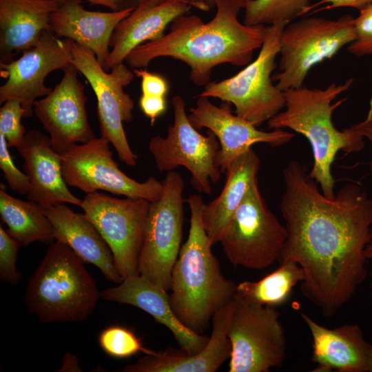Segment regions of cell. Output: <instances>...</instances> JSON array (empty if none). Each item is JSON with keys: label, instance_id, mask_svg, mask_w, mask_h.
Instances as JSON below:
<instances>
[{"label": "cell", "instance_id": "b9f144b4", "mask_svg": "<svg viewBox=\"0 0 372 372\" xmlns=\"http://www.w3.org/2000/svg\"><path fill=\"white\" fill-rule=\"evenodd\" d=\"M372 231V228H371ZM365 257L368 259H372V239L370 242L367 245L364 250Z\"/></svg>", "mask_w": 372, "mask_h": 372}, {"label": "cell", "instance_id": "7402d4cb", "mask_svg": "<svg viewBox=\"0 0 372 372\" xmlns=\"http://www.w3.org/2000/svg\"><path fill=\"white\" fill-rule=\"evenodd\" d=\"M167 292L138 275L103 290L101 298L142 309L172 333L180 348L190 354L200 353L207 345L209 337L192 331L178 319L171 307Z\"/></svg>", "mask_w": 372, "mask_h": 372}, {"label": "cell", "instance_id": "83f0119b", "mask_svg": "<svg viewBox=\"0 0 372 372\" xmlns=\"http://www.w3.org/2000/svg\"><path fill=\"white\" fill-rule=\"evenodd\" d=\"M280 266L258 281L245 280L236 285V294L263 306L276 307L286 302L293 289L301 283L304 273L293 260L280 261Z\"/></svg>", "mask_w": 372, "mask_h": 372}, {"label": "cell", "instance_id": "836d02e7", "mask_svg": "<svg viewBox=\"0 0 372 372\" xmlns=\"http://www.w3.org/2000/svg\"><path fill=\"white\" fill-rule=\"evenodd\" d=\"M0 168L11 189L20 194H27L30 183L26 174L20 171L13 162L5 137L0 133Z\"/></svg>", "mask_w": 372, "mask_h": 372}, {"label": "cell", "instance_id": "4316f807", "mask_svg": "<svg viewBox=\"0 0 372 372\" xmlns=\"http://www.w3.org/2000/svg\"><path fill=\"white\" fill-rule=\"evenodd\" d=\"M0 215L8 227L7 232L20 246L54 239L53 227L37 203L16 198L1 189Z\"/></svg>", "mask_w": 372, "mask_h": 372}, {"label": "cell", "instance_id": "3957f363", "mask_svg": "<svg viewBox=\"0 0 372 372\" xmlns=\"http://www.w3.org/2000/svg\"><path fill=\"white\" fill-rule=\"evenodd\" d=\"M190 209V227L172 272L171 307L178 319L201 334L214 313L236 294L235 282L224 276L214 255L203 220L205 203L200 194L185 200Z\"/></svg>", "mask_w": 372, "mask_h": 372}, {"label": "cell", "instance_id": "ab89813d", "mask_svg": "<svg viewBox=\"0 0 372 372\" xmlns=\"http://www.w3.org/2000/svg\"><path fill=\"white\" fill-rule=\"evenodd\" d=\"M192 8H195L203 11H208L215 7L214 0H182Z\"/></svg>", "mask_w": 372, "mask_h": 372}, {"label": "cell", "instance_id": "ffe728a7", "mask_svg": "<svg viewBox=\"0 0 372 372\" xmlns=\"http://www.w3.org/2000/svg\"><path fill=\"white\" fill-rule=\"evenodd\" d=\"M301 317L313 340L311 360L316 364L313 372H372V344L364 339L359 325L329 329L305 313Z\"/></svg>", "mask_w": 372, "mask_h": 372}, {"label": "cell", "instance_id": "484cf974", "mask_svg": "<svg viewBox=\"0 0 372 372\" xmlns=\"http://www.w3.org/2000/svg\"><path fill=\"white\" fill-rule=\"evenodd\" d=\"M259 168L260 159L251 148L226 172L227 180L219 196L205 204L203 225L213 245L220 242L235 211L250 188L258 181Z\"/></svg>", "mask_w": 372, "mask_h": 372}, {"label": "cell", "instance_id": "30bf717a", "mask_svg": "<svg viewBox=\"0 0 372 372\" xmlns=\"http://www.w3.org/2000/svg\"><path fill=\"white\" fill-rule=\"evenodd\" d=\"M65 40L72 54V64L85 77L96 95L101 136L113 145L123 162L135 166L137 156L123 126V122L129 123L133 118L134 101L123 88L133 80L134 72L121 63L108 73L92 50L70 39Z\"/></svg>", "mask_w": 372, "mask_h": 372}, {"label": "cell", "instance_id": "cb8c5ba5", "mask_svg": "<svg viewBox=\"0 0 372 372\" xmlns=\"http://www.w3.org/2000/svg\"><path fill=\"white\" fill-rule=\"evenodd\" d=\"M42 208L53 227L54 240L66 244L83 261L96 267L108 280L115 283L123 280L108 245L85 214L76 213L65 204Z\"/></svg>", "mask_w": 372, "mask_h": 372}, {"label": "cell", "instance_id": "e575fe53", "mask_svg": "<svg viewBox=\"0 0 372 372\" xmlns=\"http://www.w3.org/2000/svg\"><path fill=\"white\" fill-rule=\"evenodd\" d=\"M133 72L141 79L142 94L165 97L169 86L165 78L145 69H134Z\"/></svg>", "mask_w": 372, "mask_h": 372}, {"label": "cell", "instance_id": "d4e9b609", "mask_svg": "<svg viewBox=\"0 0 372 372\" xmlns=\"http://www.w3.org/2000/svg\"><path fill=\"white\" fill-rule=\"evenodd\" d=\"M59 5L47 0H0V63L33 48L42 33L50 30Z\"/></svg>", "mask_w": 372, "mask_h": 372}, {"label": "cell", "instance_id": "8fae6325", "mask_svg": "<svg viewBox=\"0 0 372 372\" xmlns=\"http://www.w3.org/2000/svg\"><path fill=\"white\" fill-rule=\"evenodd\" d=\"M228 338L229 372H268L286 357V337L276 307L249 302L236 294Z\"/></svg>", "mask_w": 372, "mask_h": 372}, {"label": "cell", "instance_id": "7a4b0ae2", "mask_svg": "<svg viewBox=\"0 0 372 372\" xmlns=\"http://www.w3.org/2000/svg\"><path fill=\"white\" fill-rule=\"evenodd\" d=\"M214 17L208 22L183 14L161 38L143 43L126 57L134 68L147 67L155 59L170 57L186 63L189 79L198 86L209 83L212 69L220 64L245 66L260 48L267 25H247L238 19L245 0H214Z\"/></svg>", "mask_w": 372, "mask_h": 372}, {"label": "cell", "instance_id": "9a60e30c", "mask_svg": "<svg viewBox=\"0 0 372 372\" xmlns=\"http://www.w3.org/2000/svg\"><path fill=\"white\" fill-rule=\"evenodd\" d=\"M72 54L65 40L50 30H45L38 43L8 63H0L1 74L6 81L0 87V103L10 99L20 102L23 118L34 113L36 99L48 95L52 88L44 84L46 76L72 64Z\"/></svg>", "mask_w": 372, "mask_h": 372}, {"label": "cell", "instance_id": "d6a6232c", "mask_svg": "<svg viewBox=\"0 0 372 372\" xmlns=\"http://www.w3.org/2000/svg\"><path fill=\"white\" fill-rule=\"evenodd\" d=\"M20 245L0 225V278L2 282L17 285L19 280L16 268Z\"/></svg>", "mask_w": 372, "mask_h": 372}, {"label": "cell", "instance_id": "44dd1931", "mask_svg": "<svg viewBox=\"0 0 372 372\" xmlns=\"http://www.w3.org/2000/svg\"><path fill=\"white\" fill-rule=\"evenodd\" d=\"M81 0H68L52 12L50 30L57 37H64L92 50L103 66L110 50L112 35L119 22L134 9L126 8L112 12L90 11Z\"/></svg>", "mask_w": 372, "mask_h": 372}, {"label": "cell", "instance_id": "52a82bcc", "mask_svg": "<svg viewBox=\"0 0 372 372\" xmlns=\"http://www.w3.org/2000/svg\"><path fill=\"white\" fill-rule=\"evenodd\" d=\"M354 17H306L289 23L280 37L278 72L272 75L285 92L303 86L309 71L333 56L355 38Z\"/></svg>", "mask_w": 372, "mask_h": 372}, {"label": "cell", "instance_id": "1f68e13d", "mask_svg": "<svg viewBox=\"0 0 372 372\" xmlns=\"http://www.w3.org/2000/svg\"><path fill=\"white\" fill-rule=\"evenodd\" d=\"M355 40L347 48V51L356 56L372 54V3L359 10L354 19Z\"/></svg>", "mask_w": 372, "mask_h": 372}, {"label": "cell", "instance_id": "4dcf8cb0", "mask_svg": "<svg viewBox=\"0 0 372 372\" xmlns=\"http://www.w3.org/2000/svg\"><path fill=\"white\" fill-rule=\"evenodd\" d=\"M23 110L19 101L10 99L0 109V133L3 135L8 147H17L26 131L21 123Z\"/></svg>", "mask_w": 372, "mask_h": 372}, {"label": "cell", "instance_id": "d590c367", "mask_svg": "<svg viewBox=\"0 0 372 372\" xmlns=\"http://www.w3.org/2000/svg\"><path fill=\"white\" fill-rule=\"evenodd\" d=\"M139 106L142 112L150 119L152 125L156 118L166 110L165 97L141 94Z\"/></svg>", "mask_w": 372, "mask_h": 372}, {"label": "cell", "instance_id": "8d00e7d4", "mask_svg": "<svg viewBox=\"0 0 372 372\" xmlns=\"http://www.w3.org/2000/svg\"><path fill=\"white\" fill-rule=\"evenodd\" d=\"M324 3H329V5L315 10L313 12H318L321 10H331L333 8L344 7L353 8L359 10L362 8L372 3V0H321L316 4L310 6L308 12Z\"/></svg>", "mask_w": 372, "mask_h": 372}, {"label": "cell", "instance_id": "4fadbf2b", "mask_svg": "<svg viewBox=\"0 0 372 372\" xmlns=\"http://www.w3.org/2000/svg\"><path fill=\"white\" fill-rule=\"evenodd\" d=\"M109 143L101 136L75 144L62 154L61 169L66 184L86 194L102 190L149 202L158 199L163 192L162 182L154 176L138 182L123 173L112 157Z\"/></svg>", "mask_w": 372, "mask_h": 372}, {"label": "cell", "instance_id": "6da1fadb", "mask_svg": "<svg viewBox=\"0 0 372 372\" xmlns=\"http://www.w3.org/2000/svg\"><path fill=\"white\" fill-rule=\"evenodd\" d=\"M280 209L287 238L278 262L293 260L304 273L302 294L330 317L347 303L367 276L364 250L372 239V200L358 183L325 196L305 165L283 169Z\"/></svg>", "mask_w": 372, "mask_h": 372}, {"label": "cell", "instance_id": "ee69618b", "mask_svg": "<svg viewBox=\"0 0 372 372\" xmlns=\"http://www.w3.org/2000/svg\"><path fill=\"white\" fill-rule=\"evenodd\" d=\"M370 276H371V288L372 289V269L370 272Z\"/></svg>", "mask_w": 372, "mask_h": 372}, {"label": "cell", "instance_id": "7bdbcfd3", "mask_svg": "<svg viewBox=\"0 0 372 372\" xmlns=\"http://www.w3.org/2000/svg\"><path fill=\"white\" fill-rule=\"evenodd\" d=\"M137 1H138V2H147V3H159L167 0H137Z\"/></svg>", "mask_w": 372, "mask_h": 372}, {"label": "cell", "instance_id": "e0dca14e", "mask_svg": "<svg viewBox=\"0 0 372 372\" xmlns=\"http://www.w3.org/2000/svg\"><path fill=\"white\" fill-rule=\"evenodd\" d=\"M188 118L197 130L206 127L218 138L220 149L216 163L222 173L256 143L273 147L289 143L294 134L282 129L266 132L257 129L251 122L231 111V103L223 101L220 106L211 103L208 97L198 96L196 105L189 108Z\"/></svg>", "mask_w": 372, "mask_h": 372}, {"label": "cell", "instance_id": "2e32d148", "mask_svg": "<svg viewBox=\"0 0 372 372\" xmlns=\"http://www.w3.org/2000/svg\"><path fill=\"white\" fill-rule=\"evenodd\" d=\"M51 92L34 102V113L49 133L53 149L62 154L75 144L96 136L87 118L84 85L70 64Z\"/></svg>", "mask_w": 372, "mask_h": 372}, {"label": "cell", "instance_id": "603a6c76", "mask_svg": "<svg viewBox=\"0 0 372 372\" xmlns=\"http://www.w3.org/2000/svg\"><path fill=\"white\" fill-rule=\"evenodd\" d=\"M192 7L182 0H167L159 3L138 2L136 8L116 25L110 40L105 71L123 63L137 46L161 38L169 24Z\"/></svg>", "mask_w": 372, "mask_h": 372}, {"label": "cell", "instance_id": "f1b7e54d", "mask_svg": "<svg viewBox=\"0 0 372 372\" xmlns=\"http://www.w3.org/2000/svg\"><path fill=\"white\" fill-rule=\"evenodd\" d=\"M310 0H245L243 23L269 25L308 12Z\"/></svg>", "mask_w": 372, "mask_h": 372}, {"label": "cell", "instance_id": "74e56055", "mask_svg": "<svg viewBox=\"0 0 372 372\" xmlns=\"http://www.w3.org/2000/svg\"><path fill=\"white\" fill-rule=\"evenodd\" d=\"M350 128L368 139L372 145V100L366 117L361 122L351 125ZM369 169L372 174V157L369 162Z\"/></svg>", "mask_w": 372, "mask_h": 372}, {"label": "cell", "instance_id": "7c38bea8", "mask_svg": "<svg viewBox=\"0 0 372 372\" xmlns=\"http://www.w3.org/2000/svg\"><path fill=\"white\" fill-rule=\"evenodd\" d=\"M172 103L174 123L168 127L165 137L151 138L149 151L160 172L183 166L192 175V187L198 192L211 194V183H216L222 173L216 163L219 141L211 131L205 136L192 125L180 96H174Z\"/></svg>", "mask_w": 372, "mask_h": 372}, {"label": "cell", "instance_id": "277c9868", "mask_svg": "<svg viewBox=\"0 0 372 372\" xmlns=\"http://www.w3.org/2000/svg\"><path fill=\"white\" fill-rule=\"evenodd\" d=\"M353 79L344 83H333L324 89L300 87L285 92V110L267 121L270 130L289 129L303 135L313 153V166L309 176L320 185L323 194L333 198L335 180L331 166L340 151L345 154L360 152L364 137L350 127L340 131L332 121L333 113L346 100H334L352 85Z\"/></svg>", "mask_w": 372, "mask_h": 372}, {"label": "cell", "instance_id": "f35d334b", "mask_svg": "<svg viewBox=\"0 0 372 372\" xmlns=\"http://www.w3.org/2000/svg\"><path fill=\"white\" fill-rule=\"evenodd\" d=\"M56 2L59 4H61L68 0H47ZM92 5L102 6L109 8L113 10H118V3L120 0H86Z\"/></svg>", "mask_w": 372, "mask_h": 372}, {"label": "cell", "instance_id": "f546056e", "mask_svg": "<svg viewBox=\"0 0 372 372\" xmlns=\"http://www.w3.org/2000/svg\"><path fill=\"white\" fill-rule=\"evenodd\" d=\"M99 343L107 354L119 359L131 357L139 351L146 354L152 351L145 349L131 330L118 325L103 329L99 336Z\"/></svg>", "mask_w": 372, "mask_h": 372}, {"label": "cell", "instance_id": "5b68a950", "mask_svg": "<svg viewBox=\"0 0 372 372\" xmlns=\"http://www.w3.org/2000/svg\"><path fill=\"white\" fill-rule=\"evenodd\" d=\"M101 297L83 260L66 244L55 240L29 279L24 301L43 323L85 320Z\"/></svg>", "mask_w": 372, "mask_h": 372}, {"label": "cell", "instance_id": "9c48e42d", "mask_svg": "<svg viewBox=\"0 0 372 372\" xmlns=\"http://www.w3.org/2000/svg\"><path fill=\"white\" fill-rule=\"evenodd\" d=\"M285 225L268 208L256 182L235 211L219 242L235 267L262 269L278 261Z\"/></svg>", "mask_w": 372, "mask_h": 372}, {"label": "cell", "instance_id": "5bb4252c", "mask_svg": "<svg viewBox=\"0 0 372 372\" xmlns=\"http://www.w3.org/2000/svg\"><path fill=\"white\" fill-rule=\"evenodd\" d=\"M150 202L119 198L96 192L85 195L81 208L108 245L124 280L139 275L138 257Z\"/></svg>", "mask_w": 372, "mask_h": 372}, {"label": "cell", "instance_id": "8992f818", "mask_svg": "<svg viewBox=\"0 0 372 372\" xmlns=\"http://www.w3.org/2000/svg\"><path fill=\"white\" fill-rule=\"evenodd\" d=\"M283 21L267 25L263 43L254 61L233 76L208 83L198 95L231 103L235 113L256 126L279 113L285 105V92L273 84L272 72L277 67Z\"/></svg>", "mask_w": 372, "mask_h": 372}, {"label": "cell", "instance_id": "60d3db41", "mask_svg": "<svg viewBox=\"0 0 372 372\" xmlns=\"http://www.w3.org/2000/svg\"><path fill=\"white\" fill-rule=\"evenodd\" d=\"M74 362H77L76 358L70 353H67V355H65L63 358V363L61 369L65 371L70 363L69 371H72L71 369H72V371H76L75 369H78L79 371L77 364H71Z\"/></svg>", "mask_w": 372, "mask_h": 372}, {"label": "cell", "instance_id": "d6986e66", "mask_svg": "<svg viewBox=\"0 0 372 372\" xmlns=\"http://www.w3.org/2000/svg\"><path fill=\"white\" fill-rule=\"evenodd\" d=\"M17 149L30 183L29 200L42 207L70 203L81 207L83 200L70 192L63 179L61 154L53 149L50 136L29 130Z\"/></svg>", "mask_w": 372, "mask_h": 372}, {"label": "cell", "instance_id": "ba28073f", "mask_svg": "<svg viewBox=\"0 0 372 372\" xmlns=\"http://www.w3.org/2000/svg\"><path fill=\"white\" fill-rule=\"evenodd\" d=\"M163 192L150 202L138 257L140 276L168 291L183 238L184 181L180 174L167 172Z\"/></svg>", "mask_w": 372, "mask_h": 372}, {"label": "cell", "instance_id": "ac0fdd59", "mask_svg": "<svg viewBox=\"0 0 372 372\" xmlns=\"http://www.w3.org/2000/svg\"><path fill=\"white\" fill-rule=\"evenodd\" d=\"M235 306L234 299L219 309L212 318V331L207 345L198 353L168 347L126 365L123 372H215L228 359L231 347L228 330Z\"/></svg>", "mask_w": 372, "mask_h": 372}]
</instances>
